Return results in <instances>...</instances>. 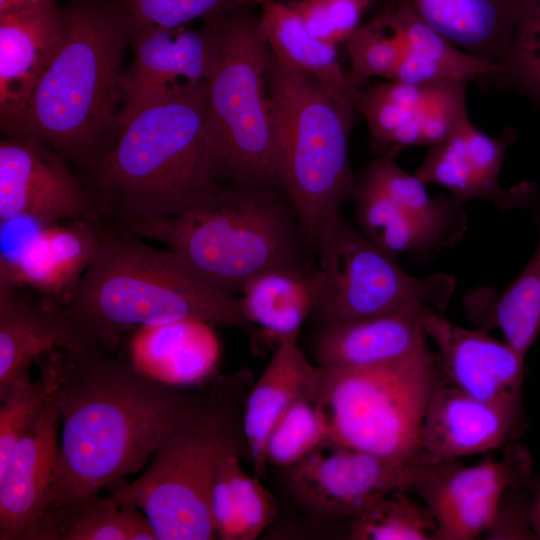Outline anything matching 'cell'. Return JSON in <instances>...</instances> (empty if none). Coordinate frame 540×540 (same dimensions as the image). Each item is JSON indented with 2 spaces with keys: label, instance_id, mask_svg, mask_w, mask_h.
I'll use <instances>...</instances> for the list:
<instances>
[{
  "label": "cell",
  "instance_id": "obj_5",
  "mask_svg": "<svg viewBox=\"0 0 540 540\" xmlns=\"http://www.w3.org/2000/svg\"><path fill=\"white\" fill-rule=\"evenodd\" d=\"M277 189L215 183L177 215L123 228L166 245L210 285L238 296L264 271L306 268L296 213Z\"/></svg>",
  "mask_w": 540,
  "mask_h": 540
},
{
  "label": "cell",
  "instance_id": "obj_10",
  "mask_svg": "<svg viewBox=\"0 0 540 540\" xmlns=\"http://www.w3.org/2000/svg\"><path fill=\"white\" fill-rule=\"evenodd\" d=\"M309 269L315 303L311 317L320 326L422 305L444 310L456 288L445 273L415 277L395 257L373 244L342 212L320 229Z\"/></svg>",
  "mask_w": 540,
  "mask_h": 540
},
{
  "label": "cell",
  "instance_id": "obj_2",
  "mask_svg": "<svg viewBox=\"0 0 540 540\" xmlns=\"http://www.w3.org/2000/svg\"><path fill=\"white\" fill-rule=\"evenodd\" d=\"M100 214L126 227L177 215L214 184L208 80L184 82L142 107L87 171Z\"/></svg>",
  "mask_w": 540,
  "mask_h": 540
},
{
  "label": "cell",
  "instance_id": "obj_41",
  "mask_svg": "<svg viewBox=\"0 0 540 540\" xmlns=\"http://www.w3.org/2000/svg\"><path fill=\"white\" fill-rule=\"evenodd\" d=\"M58 540H127L119 501L112 494L88 500L62 523Z\"/></svg>",
  "mask_w": 540,
  "mask_h": 540
},
{
  "label": "cell",
  "instance_id": "obj_46",
  "mask_svg": "<svg viewBox=\"0 0 540 540\" xmlns=\"http://www.w3.org/2000/svg\"><path fill=\"white\" fill-rule=\"evenodd\" d=\"M528 516L536 539H540V477L534 478Z\"/></svg>",
  "mask_w": 540,
  "mask_h": 540
},
{
  "label": "cell",
  "instance_id": "obj_39",
  "mask_svg": "<svg viewBox=\"0 0 540 540\" xmlns=\"http://www.w3.org/2000/svg\"><path fill=\"white\" fill-rule=\"evenodd\" d=\"M373 0H296L287 4L311 34L333 45L344 43L360 26Z\"/></svg>",
  "mask_w": 540,
  "mask_h": 540
},
{
  "label": "cell",
  "instance_id": "obj_32",
  "mask_svg": "<svg viewBox=\"0 0 540 540\" xmlns=\"http://www.w3.org/2000/svg\"><path fill=\"white\" fill-rule=\"evenodd\" d=\"M490 80L540 109V0H522L509 53Z\"/></svg>",
  "mask_w": 540,
  "mask_h": 540
},
{
  "label": "cell",
  "instance_id": "obj_47",
  "mask_svg": "<svg viewBox=\"0 0 540 540\" xmlns=\"http://www.w3.org/2000/svg\"><path fill=\"white\" fill-rule=\"evenodd\" d=\"M291 1H296V0H283L282 2L287 3V2H291Z\"/></svg>",
  "mask_w": 540,
  "mask_h": 540
},
{
  "label": "cell",
  "instance_id": "obj_33",
  "mask_svg": "<svg viewBox=\"0 0 540 540\" xmlns=\"http://www.w3.org/2000/svg\"><path fill=\"white\" fill-rule=\"evenodd\" d=\"M344 43L351 62L349 76L358 88L374 76L389 79L404 53L402 35L386 9Z\"/></svg>",
  "mask_w": 540,
  "mask_h": 540
},
{
  "label": "cell",
  "instance_id": "obj_30",
  "mask_svg": "<svg viewBox=\"0 0 540 540\" xmlns=\"http://www.w3.org/2000/svg\"><path fill=\"white\" fill-rule=\"evenodd\" d=\"M386 10L402 35L404 52L443 68L454 80L491 79L499 71L497 65L462 50L408 7L391 4Z\"/></svg>",
  "mask_w": 540,
  "mask_h": 540
},
{
  "label": "cell",
  "instance_id": "obj_16",
  "mask_svg": "<svg viewBox=\"0 0 540 540\" xmlns=\"http://www.w3.org/2000/svg\"><path fill=\"white\" fill-rule=\"evenodd\" d=\"M102 219L40 226L10 256H0V277L28 286L51 308L66 306L94 260Z\"/></svg>",
  "mask_w": 540,
  "mask_h": 540
},
{
  "label": "cell",
  "instance_id": "obj_17",
  "mask_svg": "<svg viewBox=\"0 0 540 540\" xmlns=\"http://www.w3.org/2000/svg\"><path fill=\"white\" fill-rule=\"evenodd\" d=\"M60 415L49 398L0 469V540H33L50 503Z\"/></svg>",
  "mask_w": 540,
  "mask_h": 540
},
{
  "label": "cell",
  "instance_id": "obj_23",
  "mask_svg": "<svg viewBox=\"0 0 540 540\" xmlns=\"http://www.w3.org/2000/svg\"><path fill=\"white\" fill-rule=\"evenodd\" d=\"M522 0H394L465 52L498 67L507 57Z\"/></svg>",
  "mask_w": 540,
  "mask_h": 540
},
{
  "label": "cell",
  "instance_id": "obj_7",
  "mask_svg": "<svg viewBox=\"0 0 540 540\" xmlns=\"http://www.w3.org/2000/svg\"><path fill=\"white\" fill-rule=\"evenodd\" d=\"M267 81L280 156V187L296 213L307 251L323 225L353 198L349 162L354 107L327 93L270 49Z\"/></svg>",
  "mask_w": 540,
  "mask_h": 540
},
{
  "label": "cell",
  "instance_id": "obj_44",
  "mask_svg": "<svg viewBox=\"0 0 540 540\" xmlns=\"http://www.w3.org/2000/svg\"><path fill=\"white\" fill-rule=\"evenodd\" d=\"M122 523L127 540H158L145 513L132 503H120Z\"/></svg>",
  "mask_w": 540,
  "mask_h": 540
},
{
  "label": "cell",
  "instance_id": "obj_28",
  "mask_svg": "<svg viewBox=\"0 0 540 540\" xmlns=\"http://www.w3.org/2000/svg\"><path fill=\"white\" fill-rule=\"evenodd\" d=\"M353 199L358 229L373 244L395 258L407 252L421 257L431 256L450 247L440 235L358 177Z\"/></svg>",
  "mask_w": 540,
  "mask_h": 540
},
{
  "label": "cell",
  "instance_id": "obj_12",
  "mask_svg": "<svg viewBox=\"0 0 540 540\" xmlns=\"http://www.w3.org/2000/svg\"><path fill=\"white\" fill-rule=\"evenodd\" d=\"M16 219L45 226L102 216L86 183L59 153L34 138L4 137L0 141V223Z\"/></svg>",
  "mask_w": 540,
  "mask_h": 540
},
{
  "label": "cell",
  "instance_id": "obj_3",
  "mask_svg": "<svg viewBox=\"0 0 540 540\" xmlns=\"http://www.w3.org/2000/svg\"><path fill=\"white\" fill-rule=\"evenodd\" d=\"M60 9V47L16 137L37 139L87 172L117 138L120 77L134 21L120 0H67Z\"/></svg>",
  "mask_w": 540,
  "mask_h": 540
},
{
  "label": "cell",
  "instance_id": "obj_31",
  "mask_svg": "<svg viewBox=\"0 0 540 540\" xmlns=\"http://www.w3.org/2000/svg\"><path fill=\"white\" fill-rule=\"evenodd\" d=\"M328 441V420L320 400L299 399L272 428L266 442V463L286 469Z\"/></svg>",
  "mask_w": 540,
  "mask_h": 540
},
{
  "label": "cell",
  "instance_id": "obj_18",
  "mask_svg": "<svg viewBox=\"0 0 540 540\" xmlns=\"http://www.w3.org/2000/svg\"><path fill=\"white\" fill-rule=\"evenodd\" d=\"M63 37L59 6L0 16V129L19 135L30 99Z\"/></svg>",
  "mask_w": 540,
  "mask_h": 540
},
{
  "label": "cell",
  "instance_id": "obj_27",
  "mask_svg": "<svg viewBox=\"0 0 540 540\" xmlns=\"http://www.w3.org/2000/svg\"><path fill=\"white\" fill-rule=\"evenodd\" d=\"M401 148L391 147L373 160L359 179L382 191L418 222L455 245L467 229L464 204L450 196L431 197L426 184L397 163Z\"/></svg>",
  "mask_w": 540,
  "mask_h": 540
},
{
  "label": "cell",
  "instance_id": "obj_13",
  "mask_svg": "<svg viewBox=\"0 0 540 540\" xmlns=\"http://www.w3.org/2000/svg\"><path fill=\"white\" fill-rule=\"evenodd\" d=\"M129 47L133 57L120 77L118 134L142 107L176 85L209 80L217 64L219 43L210 19L199 29L134 22Z\"/></svg>",
  "mask_w": 540,
  "mask_h": 540
},
{
  "label": "cell",
  "instance_id": "obj_43",
  "mask_svg": "<svg viewBox=\"0 0 540 540\" xmlns=\"http://www.w3.org/2000/svg\"><path fill=\"white\" fill-rule=\"evenodd\" d=\"M241 458L238 453H228L216 468L210 492V510L217 539L238 540L233 478Z\"/></svg>",
  "mask_w": 540,
  "mask_h": 540
},
{
  "label": "cell",
  "instance_id": "obj_26",
  "mask_svg": "<svg viewBox=\"0 0 540 540\" xmlns=\"http://www.w3.org/2000/svg\"><path fill=\"white\" fill-rule=\"evenodd\" d=\"M249 324L259 327L277 344L298 336L311 316L315 294L308 268H274L252 278L238 295Z\"/></svg>",
  "mask_w": 540,
  "mask_h": 540
},
{
  "label": "cell",
  "instance_id": "obj_36",
  "mask_svg": "<svg viewBox=\"0 0 540 540\" xmlns=\"http://www.w3.org/2000/svg\"><path fill=\"white\" fill-rule=\"evenodd\" d=\"M0 469L6 464L14 446L36 421L49 399L46 381L28 376L0 395Z\"/></svg>",
  "mask_w": 540,
  "mask_h": 540
},
{
  "label": "cell",
  "instance_id": "obj_37",
  "mask_svg": "<svg viewBox=\"0 0 540 540\" xmlns=\"http://www.w3.org/2000/svg\"><path fill=\"white\" fill-rule=\"evenodd\" d=\"M262 0H120L137 24L166 28L185 27L197 18H213Z\"/></svg>",
  "mask_w": 540,
  "mask_h": 540
},
{
  "label": "cell",
  "instance_id": "obj_42",
  "mask_svg": "<svg viewBox=\"0 0 540 540\" xmlns=\"http://www.w3.org/2000/svg\"><path fill=\"white\" fill-rule=\"evenodd\" d=\"M234 494L238 540H255L273 523L278 505L273 494L240 463L235 468Z\"/></svg>",
  "mask_w": 540,
  "mask_h": 540
},
{
  "label": "cell",
  "instance_id": "obj_29",
  "mask_svg": "<svg viewBox=\"0 0 540 540\" xmlns=\"http://www.w3.org/2000/svg\"><path fill=\"white\" fill-rule=\"evenodd\" d=\"M411 492L397 490L348 521L352 540H436L437 524L428 507Z\"/></svg>",
  "mask_w": 540,
  "mask_h": 540
},
{
  "label": "cell",
  "instance_id": "obj_11",
  "mask_svg": "<svg viewBox=\"0 0 540 540\" xmlns=\"http://www.w3.org/2000/svg\"><path fill=\"white\" fill-rule=\"evenodd\" d=\"M424 463L398 462L326 442L283 469L285 490L295 504L318 519L352 520L382 496L410 489Z\"/></svg>",
  "mask_w": 540,
  "mask_h": 540
},
{
  "label": "cell",
  "instance_id": "obj_20",
  "mask_svg": "<svg viewBox=\"0 0 540 540\" xmlns=\"http://www.w3.org/2000/svg\"><path fill=\"white\" fill-rule=\"evenodd\" d=\"M432 311L415 305L321 326L316 362L325 369L359 368L413 355L428 347L424 321Z\"/></svg>",
  "mask_w": 540,
  "mask_h": 540
},
{
  "label": "cell",
  "instance_id": "obj_40",
  "mask_svg": "<svg viewBox=\"0 0 540 540\" xmlns=\"http://www.w3.org/2000/svg\"><path fill=\"white\" fill-rule=\"evenodd\" d=\"M467 83L450 81L425 86L424 101L419 110L422 145L433 146L443 142L468 117Z\"/></svg>",
  "mask_w": 540,
  "mask_h": 540
},
{
  "label": "cell",
  "instance_id": "obj_14",
  "mask_svg": "<svg viewBox=\"0 0 540 540\" xmlns=\"http://www.w3.org/2000/svg\"><path fill=\"white\" fill-rule=\"evenodd\" d=\"M424 328L448 384L486 402L523 408L525 357L506 341L485 329L461 327L434 311L427 314Z\"/></svg>",
  "mask_w": 540,
  "mask_h": 540
},
{
  "label": "cell",
  "instance_id": "obj_34",
  "mask_svg": "<svg viewBox=\"0 0 540 540\" xmlns=\"http://www.w3.org/2000/svg\"><path fill=\"white\" fill-rule=\"evenodd\" d=\"M461 124L446 140L431 146L414 174L425 184L446 188L454 199L463 204L472 199L492 202L489 190L467 155Z\"/></svg>",
  "mask_w": 540,
  "mask_h": 540
},
{
  "label": "cell",
  "instance_id": "obj_22",
  "mask_svg": "<svg viewBox=\"0 0 540 540\" xmlns=\"http://www.w3.org/2000/svg\"><path fill=\"white\" fill-rule=\"evenodd\" d=\"M211 324L188 319L138 327L129 341V359L164 385L201 383L213 376L220 359V342Z\"/></svg>",
  "mask_w": 540,
  "mask_h": 540
},
{
  "label": "cell",
  "instance_id": "obj_38",
  "mask_svg": "<svg viewBox=\"0 0 540 540\" xmlns=\"http://www.w3.org/2000/svg\"><path fill=\"white\" fill-rule=\"evenodd\" d=\"M467 155L478 176L489 190L492 203L508 210L518 207L517 198L511 189L501 187L499 175L507 149L516 139L512 128H505L499 137L493 138L477 129L467 117L461 124Z\"/></svg>",
  "mask_w": 540,
  "mask_h": 540
},
{
  "label": "cell",
  "instance_id": "obj_9",
  "mask_svg": "<svg viewBox=\"0 0 540 540\" xmlns=\"http://www.w3.org/2000/svg\"><path fill=\"white\" fill-rule=\"evenodd\" d=\"M446 382L429 346L390 362L325 369L320 404L329 441L398 462L420 459V433L434 391Z\"/></svg>",
  "mask_w": 540,
  "mask_h": 540
},
{
  "label": "cell",
  "instance_id": "obj_6",
  "mask_svg": "<svg viewBox=\"0 0 540 540\" xmlns=\"http://www.w3.org/2000/svg\"><path fill=\"white\" fill-rule=\"evenodd\" d=\"M253 382L247 370L215 376L202 413L162 442L139 478L112 492L145 513L158 540L217 539L211 487L223 456L250 460L243 409Z\"/></svg>",
  "mask_w": 540,
  "mask_h": 540
},
{
  "label": "cell",
  "instance_id": "obj_15",
  "mask_svg": "<svg viewBox=\"0 0 540 540\" xmlns=\"http://www.w3.org/2000/svg\"><path fill=\"white\" fill-rule=\"evenodd\" d=\"M523 408L477 399L444 382L431 396L420 433V458L434 464L488 452L518 440Z\"/></svg>",
  "mask_w": 540,
  "mask_h": 540
},
{
  "label": "cell",
  "instance_id": "obj_19",
  "mask_svg": "<svg viewBox=\"0 0 540 540\" xmlns=\"http://www.w3.org/2000/svg\"><path fill=\"white\" fill-rule=\"evenodd\" d=\"M55 350L104 349L62 308L28 298L0 277V395L28 376L32 362Z\"/></svg>",
  "mask_w": 540,
  "mask_h": 540
},
{
  "label": "cell",
  "instance_id": "obj_24",
  "mask_svg": "<svg viewBox=\"0 0 540 540\" xmlns=\"http://www.w3.org/2000/svg\"><path fill=\"white\" fill-rule=\"evenodd\" d=\"M506 457L465 466L457 460L424 463L410 492L428 507L435 521L471 500L503 495L509 488L531 483L530 457L524 447L511 443Z\"/></svg>",
  "mask_w": 540,
  "mask_h": 540
},
{
  "label": "cell",
  "instance_id": "obj_25",
  "mask_svg": "<svg viewBox=\"0 0 540 540\" xmlns=\"http://www.w3.org/2000/svg\"><path fill=\"white\" fill-rule=\"evenodd\" d=\"M259 5L262 29L272 52L338 101L355 108L361 91L342 69L337 46L311 34L287 3L262 0Z\"/></svg>",
  "mask_w": 540,
  "mask_h": 540
},
{
  "label": "cell",
  "instance_id": "obj_45",
  "mask_svg": "<svg viewBox=\"0 0 540 540\" xmlns=\"http://www.w3.org/2000/svg\"><path fill=\"white\" fill-rule=\"evenodd\" d=\"M55 6L56 0H0V16Z\"/></svg>",
  "mask_w": 540,
  "mask_h": 540
},
{
  "label": "cell",
  "instance_id": "obj_8",
  "mask_svg": "<svg viewBox=\"0 0 540 540\" xmlns=\"http://www.w3.org/2000/svg\"><path fill=\"white\" fill-rule=\"evenodd\" d=\"M250 8L208 18L219 43L217 64L208 80L212 174L219 184L281 188L267 81L270 47L260 16Z\"/></svg>",
  "mask_w": 540,
  "mask_h": 540
},
{
  "label": "cell",
  "instance_id": "obj_4",
  "mask_svg": "<svg viewBox=\"0 0 540 540\" xmlns=\"http://www.w3.org/2000/svg\"><path fill=\"white\" fill-rule=\"evenodd\" d=\"M120 226H100L96 256L64 313L102 349L141 326L196 319L249 329L238 296L202 279L176 252Z\"/></svg>",
  "mask_w": 540,
  "mask_h": 540
},
{
  "label": "cell",
  "instance_id": "obj_1",
  "mask_svg": "<svg viewBox=\"0 0 540 540\" xmlns=\"http://www.w3.org/2000/svg\"><path fill=\"white\" fill-rule=\"evenodd\" d=\"M105 350H55L37 359L60 415L58 465L34 540H57L62 523L98 492L139 471L174 431L205 409L210 386L178 392Z\"/></svg>",
  "mask_w": 540,
  "mask_h": 540
},
{
  "label": "cell",
  "instance_id": "obj_21",
  "mask_svg": "<svg viewBox=\"0 0 540 540\" xmlns=\"http://www.w3.org/2000/svg\"><path fill=\"white\" fill-rule=\"evenodd\" d=\"M298 336L282 338L260 377L250 387L243 409V430L256 476L266 472L268 436L284 412L297 400H320L324 368L311 363Z\"/></svg>",
  "mask_w": 540,
  "mask_h": 540
},
{
  "label": "cell",
  "instance_id": "obj_35",
  "mask_svg": "<svg viewBox=\"0 0 540 540\" xmlns=\"http://www.w3.org/2000/svg\"><path fill=\"white\" fill-rule=\"evenodd\" d=\"M425 92V86L389 80L361 91L355 109L364 116L372 140L389 149L394 133L420 110Z\"/></svg>",
  "mask_w": 540,
  "mask_h": 540
}]
</instances>
